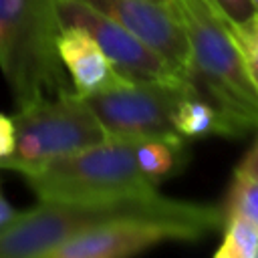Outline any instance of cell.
I'll use <instances>...</instances> for the list:
<instances>
[{
  "label": "cell",
  "instance_id": "obj_1",
  "mask_svg": "<svg viewBox=\"0 0 258 258\" xmlns=\"http://www.w3.org/2000/svg\"><path fill=\"white\" fill-rule=\"evenodd\" d=\"M189 44V81L218 111L220 135L240 137L258 129V93L212 0H167Z\"/></svg>",
  "mask_w": 258,
  "mask_h": 258
},
{
  "label": "cell",
  "instance_id": "obj_2",
  "mask_svg": "<svg viewBox=\"0 0 258 258\" xmlns=\"http://www.w3.org/2000/svg\"><path fill=\"white\" fill-rule=\"evenodd\" d=\"M22 177L40 202L109 204L157 194V185L137 165L135 139L121 137H107L101 143L56 157L22 171Z\"/></svg>",
  "mask_w": 258,
  "mask_h": 258
},
{
  "label": "cell",
  "instance_id": "obj_3",
  "mask_svg": "<svg viewBox=\"0 0 258 258\" xmlns=\"http://www.w3.org/2000/svg\"><path fill=\"white\" fill-rule=\"evenodd\" d=\"M56 0H0V69L16 109L69 91Z\"/></svg>",
  "mask_w": 258,
  "mask_h": 258
},
{
  "label": "cell",
  "instance_id": "obj_4",
  "mask_svg": "<svg viewBox=\"0 0 258 258\" xmlns=\"http://www.w3.org/2000/svg\"><path fill=\"white\" fill-rule=\"evenodd\" d=\"M137 214L224 218L222 210L216 206L171 200L159 194L109 204L40 202L34 208L18 212L14 220L0 230V258H46L52 248L87 228Z\"/></svg>",
  "mask_w": 258,
  "mask_h": 258
},
{
  "label": "cell",
  "instance_id": "obj_5",
  "mask_svg": "<svg viewBox=\"0 0 258 258\" xmlns=\"http://www.w3.org/2000/svg\"><path fill=\"white\" fill-rule=\"evenodd\" d=\"M12 121L14 149L0 159V169L18 173L107 139L87 99L73 89L18 109Z\"/></svg>",
  "mask_w": 258,
  "mask_h": 258
},
{
  "label": "cell",
  "instance_id": "obj_6",
  "mask_svg": "<svg viewBox=\"0 0 258 258\" xmlns=\"http://www.w3.org/2000/svg\"><path fill=\"white\" fill-rule=\"evenodd\" d=\"M224 218L137 214L87 228L52 248L46 258H123L165 242H191L222 226Z\"/></svg>",
  "mask_w": 258,
  "mask_h": 258
},
{
  "label": "cell",
  "instance_id": "obj_7",
  "mask_svg": "<svg viewBox=\"0 0 258 258\" xmlns=\"http://www.w3.org/2000/svg\"><path fill=\"white\" fill-rule=\"evenodd\" d=\"M185 83H123L115 89L85 97L107 137L143 139L171 137L175 105L187 87ZM181 137V135H179Z\"/></svg>",
  "mask_w": 258,
  "mask_h": 258
},
{
  "label": "cell",
  "instance_id": "obj_8",
  "mask_svg": "<svg viewBox=\"0 0 258 258\" xmlns=\"http://www.w3.org/2000/svg\"><path fill=\"white\" fill-rule=\"evenodd\" d=\"M56 12L60 26L85 28L101 46L113 69L131 83L161 81V83H185L169 62L149 48L143 40L131 34L127 28L107 18L99 10L87 6L81 0H56Z\"/></svg>",
  "mask_w": 258,
  "mask_h": 258
},
{
  "label": "cell",
  "instance_id": "obj_9",
  "mask_svg": "<svg viewBox=\"0 0 258 258\" xmlns=\"http://www.w3.org/2000/svg\"><path fill=\"white\" fill-rule=\"evenodd\" d=\"M115 20L149 48L161 54L169 67L189 81V44L179 18L167 2L157 0H81Z\"/></svg>",
  "mask_w": 258,
  "mask_h": 258
},
{
  "label": "cell",
  "instance_id": "obj_10",
  "mask_svg": "<svg viewBox=\"0 0 258 258\" xmlns=\"http://www.w3.org/2000/svg\"><path fill=\"white\" fill-rule=\"evenodd\" d=\"M56 52L71 77L73 91L91 97L127 83L109 62L97 40L81 26H62L56 38Z\"/></svg>",
  "mask_w": 258,
  "mask_h": 258
},
{
  "label": "cell",
  "instance_id": "obj_11",
  "mask_svg": "<svg viewBox=\"0 0 258 258\" xmlns=\"http://www.w3.org/2000/svg\"><path fill=\"white\" fill-rule=\"evenodd\" d=\"M135 159L141 173L157 185L185 163V141L179 135L135 139Z\"/></svg>",
  "mask_w": 258,
  "mask_h": 258
},
{
  "label": "cell",
  "instance_id": "obj_12",
  "mask_svg": "<svg viewBox=\"0 0 258 258\" xmlns=\"http://www.w3.org/2000/svg\"><path fill=\"white\" fill-rule=\"evenodd\" d=\"M173 129L183 139L220 135V121L216 107L191 81L187 83L175 105Z\"/></svg>",
  "mask_w": 258,
  "mask_h": 258
},
{
  "label": "cell",
  "instance_id": "obj_13",
  "mask_svg": "<svg viewBox=\"0 0 258 258\" xmlns=\"http://www.w3.org/2000/svg\"><path fill=\"white\" fill-rule=\"evenodd\" d=\"M222 212L224 218L240 214L258 222V137L234 169Z\"/></svg>",
  "mask_w": 258,
  "mask_h": 258
},
{
  "label": "cell",
  "instance_id": "obj_14",
  "mask_svg": "<svg viewBox=\"0 0 258 258\" xmlns=\"http://www.w3.org/2000/svg\"><path fill=\"white\" fill-rule=\"evenodd\" d=\"M224 238L214 252L216 258H258V222L234 214L226 216Z\"/></svg>",
  "mask_w": 258,
  "mask_h": 258
},
{
  "label": "cell",
  "instance_id": "obj_15",
  "mask_svg": "<svg viewBox=\"0 0 258 258\" xmlns=\"http://www.w3.org/2000/svg\"><path fill=\"white\" fill-rule=\"evenodd\" d=\"M232 42L240 54L242 67L258 93V10L240 22H226Z\"/></svg>",
  "mask_w": 258,
  "mask_h": 258
},
{
  "label": "cell",
  "instance_id": "obj_16",
  "mask_svg": "<svg viewBox=\"0 0 258 258\" xmlns=\"http://www.w3.org/2000/svg\"><path fill=\"white\" fill-rule=\"evenodd\" d=\"M212 2L224 14L226 22H240L256 10L252 0H212Z\"/></svg>",
  "mask_w": 258,
  "mask_h": 258
},
{
  "label": "cell",
  "instance_id": "obj_17",
  "mask_svg": "<svg viewBox=\"0 0 258 258\" xmlns=\"http://www.w3.org/2000/svg\"><path fill=\"white\" fill-rule=\"evenodd\" d=\"M14 149V121L12 117L0 113V159L10 155Z\"/></svg>",
  "mask_w": 258,
  "mask_h": 258
},
{
  "label": "cell",
  "instance_id": "obj_18",
  "mask_svg": "<svg viewBox=\"0 0 258 258\" xmlns=\"http://www.w3.org/2000/svg\"><path fill=\"white\" fill-rule=\"evenodd\" d=\"M16 214H18V210L4 198V191H2V185H0V230L4 226H8L14 220Z\"/></svg>",
  "mask_w": 258,
  "mask_h": 258
},
{
  "label": "cell",
  "instance_id": "obj_19",
  "mask_svg": "<svg viewBox=\"0 0 258 258\" xmlns=\"http://www.w3.org/2000/svg\"><path fill=\"white\" fill-rule=\"evenodd\" d=\"M252 4H254V8L258 10V0H252Z\"/></svg>",
  "mask_w": 258,
  "mask_h": 258
},
{
  "label": "cell",
  "instance_id": "obj_20",
  "mask_svg": "<svg viewBox=\"0 0 258 258\" xmlns=\"http://www.w3.org/2000/svg\"><path fill=\"white\" fill-rule=\"evenodd\" d=\"M157 2H167V0H157Z\"/></svg>",
  "mask_w": 258,
  "mask_h": 258
}]
</instances>
